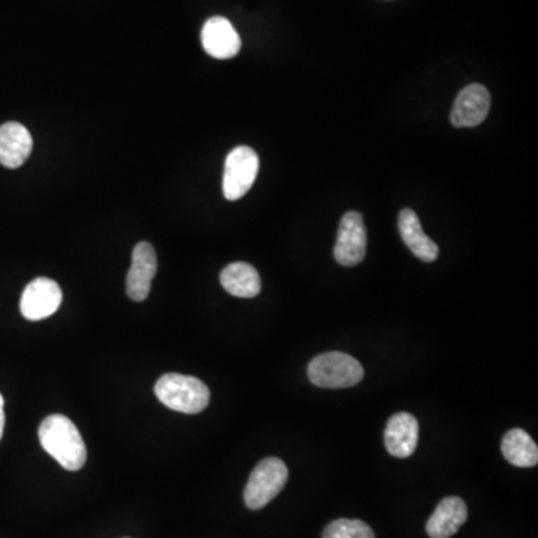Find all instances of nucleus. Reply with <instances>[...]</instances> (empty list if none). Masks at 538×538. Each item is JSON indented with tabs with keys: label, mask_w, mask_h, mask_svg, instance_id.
<instances>
[{
	"label": "nucleus",
	"mask_w": 538,
	"mask_h": 538,
	"mask_svg": "<svg viewBox=\"0 0 538 538\" xmlns=\"http://www.w3.org/2000/svg\"><path fill=\"white\" fill-rule=\"evenodd\" d=\"M38 437L45 452L65 470L80 471L86 465V443L77 426L63 414H53L42 420Z\"/></svg>",
	"instance_id": "1"
},
{
	"label": "nucleus",
	"mask_w": 538,
	"mask_h": 538,
	"mask_svg": "<svg viewBox=\"0 0 538 538\" xmlns=\"http://www.w3.org/2000/svg\"><path fill=\"white\" fill-rule=\"evenodd\" d=\"M157 400L165 407L184 414H198L210 404V389L192 376L169 373L154 386Z\"/></svg>",
	"instance_id": "2"
},
{
	"label": "nucleus",
	"mask_w": 538,
	"mask_h": 538,
	"mask_svg": "<svg viewBox=\"0 0 538 538\" xmlns=\"http://www.w3.org/2000/svg\"><path fill=\"white\" fill-rule=\"evenodd\" d=\"M308 379L319 388H352L364 379V368L347 353H323L308 365Z\"/></svg>",
	"instance_id": "3"
},
{
	"label": "nucleus",
	"mask_w": 538,
	"mask_h": 538,
	"mask_svg": "<svg viewBox=\"0 0 538 538\" xmlns=\"http://www.w3.org/2000/svg\"><path fill=\"white\" fill-rule=\"evenodd\" d=\"M289 470L280 458H265L250 474L244 491V501L250 510H261L268 506L286 485Z\"/></svg>",
	"instance_id": "4"
},
{
	"label": "nucleus",
	"mask_w": 538,
	"mask_h": 538,
	"mask_svg": "<svg viewBox=\"0 0 538 538\" xmlns=\"http://www.w3.org/2000/svg\"><path fill=\"white\" fill-rule=\"evenodd\" d=\"M259 172V156L253 148L240 145L226 157L223 193L228 201H238L247 195Z\"/></svg>",
	"instance_id": "5"
},
{
	"label": "nucleus",
	"mask_w": 538,
	"mask_h": 538,
	"mask_svg": "<svg viewBox=\"0 0 538 538\" xmlns=\"http://www.w3.org/2000/svg\"><path fill=\"white\" fill-rule=\"evenodd\" d=\"M334 256L343 267H356L367 256V229L358 211H349L341 219Z\"/></svg>",
	"instance_id": "6"
},
{
	"label": "nucleus",
	"mask_w": 538,
	"mask_h": 538,
	"mask_svg": "<svg viewBox=\"0 0 538 538\" xmlns=\"http://www.w3.org/2000/svg\"><path fill=\"white\" fill-rule=\"evenodd\" d=\"M63 293L56 281L39 277L27 284L21 295L20 310L30 322L47 319L59 310Z\"/></svg>",
	"instance_id": "7"
},
{
	"label": "nucleus",
	"mask_w": 538,
	"mask_h": 538,
	"mask_svg": "<svg viewBox=\"0 0 538 538\" xmlns=\"http://www.w3.org/2000/svg\"><path fill=\"white\" fill-rule=\"evenodd\" d=\"M491 108V95L485 86L471 84L459 92L450 120L456 128H473L485 122Z\"/></svg>",
	"instance_id": "8"
},
{
	"label": "nucleus",
	"mask_w": 538,
	"mask_h": 538,
	"mask_svg": "<svg viewBox=\"0 0 538 538\" xmlns=\"http://www.w3.org/2000/svg\"><path fill=\"white\" fill-rule=\"evenodd\" d=\"M156 272V250L150 243L142 241L132 252V265L126 278V290L132 301L142 302L148 298Z\"/></svg>",
	"instance_id": "9"
},
{
	"label": "nucleus",
	"mask_w": 538,
	"mask_h": 538,
	"mask_svg": "<svg viewBox=\"0 0 538 538\" xmlns=\"http://www.w3.org/2000/svg\"><path fill=\"white\" fill-rule=\"evenodd\" d=\"M204 50L214 59H232L241 50V38L231 21L223 17H213L202 29Z\"/></svg>",
	"instance_id": "10"
},
{
	"label": "nucleus",
	"mask_w": 538,
	"mask_h": 538,
	"mask_svg": "<svg viewBox=\"0 0 538 538\" xmlns=\"http://www.w3.org/2000/svg\"><path fill=\"white\" fill-rule=\"evenodd\" d=\"M419 441V422L410 413H397L388 420L385 444L389 455L408 458L413 455Z\"/></svg>",
	"instance_id": "11"
},
{
	"label": "nucleus",
	"mask_w": 538,
	"mask_h": 538,
	"mask_svg": "<svg viewBox=\"0 0 538 538\" xmlns=\"http://www.w3.org/2000/svg\"><path fill=\"white\" fill-rule=\"evenodd\" d=\"M468 509L464 500L447 497L438 504L426 524V533L431 538H450L455 536L467 522Z\"/></svg>",
	"instance_id": "12"
},
{
	"label": "nucleus",
	"mask_w": 538,
	"mask_h": 538,
	"mask_svg": "<svg viewBox=\"0 0 538 538\" xmlns=\"http://www.w3.org/2000/svg\"><path fill=\"white\" fill-rule=\"evenodd\" d=\"M30 132L17 122L0 126V163L6 168H20L32 153Z\"/></svg>",
	"instance_id": "13"
},
{
	"label": "nucleus",
	"mask_w": 538,
	"mask_h": 538,
	"mask_svg": "<svg viewBox=\"0 0 538 538\" xmlns=\"http://www.w3.org/2000/svg\"><path fill=\"white\" fill-rule=\"evenodd\" d=\"M401 238L416 258L423 262L437 261L440 250L437 244L423 232L419 217L413 210H403L398 219Z\"/></svg>",
	"instance_id": "14"
},
{
	"label": "nucleus",
	"mask_w": 538,
	"mask_h": 538,
	"mask_svg": "<svg viewBox=\"0 0 538 538\" xmlns=\"http://www.w3.org/2000/svg\"><path fill=\"white\" fill-rule=\"evenodd\" d=\"M220 283L226 292L237 298H255L261 293L262 281L258 269L246 262H234L223 269Z\"/></svg>",
	"instance_id": "15"
},
{
	"label": "nucleus",
	"mask_w": 538,
	"mask_h": 538,
	"mask_svg": "<svg viewBox=\"0 0 538 538\" xmlns=\"http://www.w3.org/2000/svg\"><path fill=\"white\" fill-rule=\"evenodd\" d=\"M504 458L515 467L531 468L538 464V447L524 429H510L501 443Z\"/></svg>",
	"instance_id": "16"
},
{
	"label": "nucleus",
	"mask_w": 538,
	"mask_h": 538,
	"mask_svg": "<svg viewBox=\"0 0 538 538\" xmlns=\"http://www.w3.org/2000/svg\"><path fill=\"white\" fill-rule=\"evenodd\" d=\"M322 538H376V534L358 519H338L325 528Z\"/></svg>",
	"instance_id": "17"
},
{
	"label": "nucleus",
	"mask_w": 538,
	"mask_h": 538,
	"mask_svg": "<svg viewBox=\"0 0 538 538\" xmlns=\"http://www.w3.org/2000/svg\"><path fill=\"white\" fill-rule=\"evenodd\" d=\"M5 400H3L2 394H0V440L3 437V429H5Z\"/></svg>",
	"instance_id": "18"
}]
</instances>
